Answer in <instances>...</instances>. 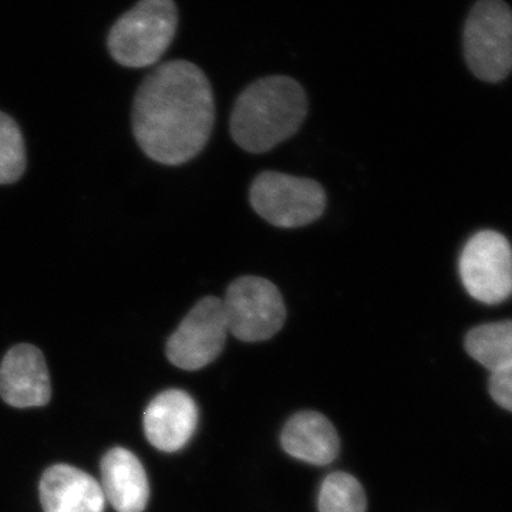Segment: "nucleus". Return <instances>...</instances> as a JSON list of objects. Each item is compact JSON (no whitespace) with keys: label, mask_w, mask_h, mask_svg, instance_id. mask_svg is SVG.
<instances>
[{"label":"nucleus","mask_w":512,"mask_h":512,"mask_svg":"<svg viewBox=\"0 0 512 512\" xmlns=\"http://www.w3.org/2000/svg\"><path fill=\"white\" fill-rule=\"evenodd\" d=\"M214 121L211 84L194 63L173 60L161 64L138 87L134 136L157 163L180 165L198 156L210 140Z\"/></svg>","instance_id":"f257e3e1"},{"label":"nucleus","mask_w":512,"mask_h":512,"mask_svg":"<svg viewBox=\"0 0 512 512\" xmlns=\"http://www.w3.org/2000/svg\"><path fill=\"white\" fill-rule=\"evenodd\" d=\"M308 114V99L291 77L256 80L239 94L231 116V134L242 150L266 153L291 138Z\"/></svg>","instance_id":"f03ea898"},{"label":"nucleus","mask_w":512,"mask_h":512,"mask_svg":"<svg viewBox=\"0 0 512 512\" xmlns=\"http://www.w3.org/2000/svg\"><path fill=\"white\" fill-rule=\"evenodd\" d=\"M177 28L174 0H140L114 23L107 47L121 66L143 69L156 64L167 52Z\"/></svg>","instance_id":"7ed1b4c3"},{"label":"nucleus","mask_w":512,"mask_h":512,"mask_svg":"<svg viewBox=\"0 0 512 512\" xmlns=\"http://www.w3.org/2000/svg\"><path fill=\"white\" fill-rule=\"evenodd\" d=\"M464 56L484 82L504 80L512 70V10L503 0H480L464 28Z\"/></svg>","instance_id":"20e7f679"},{"label":"nucleus","mask_w":512,"mask_h":512,"mask_svg":"<svg viewBox=\"0 0 512 512\" xmlns=\"http://www.w3.org/2000/svg\"><path fill=\"white\" fill-rule=\"evenodd\" d=\"M249 200L259 217L278 228L312 224L326 208L322 185L276 171H266L255 178Z\"/></svg>","instance_id":"39448f33"},{"label":"nucleus","mask_w":512,"mask_h":512,"mask_svg":"<svg viewBox=\"0 0 512 512\" xmlns=\"http://www.w3.org/2000/svg\"><path fill=\"white\" fill-rule=\"evenodd\" d=\"M228 332L242 342H264L284 326L286 308L281 292L268 279L241 276L222 299Z\"/></svg>","instance_id":"423d86ee"},{"label":"nucleus","mask_w":512,"mask_h":512,"mask_svg":"<svg viewBox=\"0 0 512 512\" xmlns=\"http://www.w3.org/2000/svg\"><path fill=\"white\" fill-rule=\"evenodd\" d=\"M458 269L464 288L478 302L498 305L512 295V248L500 232L481 231L470 238Z\"/></svg>","instance_id":"0eeeda50"},{"label":"nucleus","mask_w":512,"mask_h":512,"mask_svg":"<svg viewBox=\"0 0 512 512\" xmlns=\"http://www.w3.org/2000/svg\"><path fill=\"white\" fill-rule=\"evenodd\" d=\"M228 333L222 299L207 296L191 309L168 339V360L180 369H202L221 355Z\"/></svg>","instance_id":"6e6552de"},{"label":"nucleus","mask_w":512,"mask_h":512,"mask_svg":"<svg viewBox=\"0 0 512 512\" xmlns=\"http://www.w3.org/2000/svg\"><path fill=\"white\" fill-rule=\"evenodd\" d=\"M0 396L18 409L42 407L50 402L52 384L39 349L23 343L6 353L0 365Z\"/></svg>","instance_id":"1a4fd4ad"},{"label":"nucleus","mask_w":512,"mask_h":512,"mask_svg":"<svg viewBox=\"0 0 512 512\" xmlns=\"http://www.w3.org/2000/svg\"><path fill=\"white\" fill-rule=\"evenodd\" d=\"M197 423V404L183 390L171 389L158 394L144 413L148 441L165 453L181 450L190 441Z\"/></svg>","instance_id":"9d476101"},{"label":"nucleus","mask_w":512,"mask_h":512,"mask_svg":"<svg viewBox=\"0 0 512 512\" xmlns=\"http://www.w3.org/2000/svg\"><path fill=\"white\" fill-rule=\"evenodd\" d=\"M45 512H103L101 485L79 468L57 464L47 468L39 485Z\"/></svg>","instance_id":"9b49d317"},{"label":"nucleus","mask_w":512,"mask_h":512,"mask_svg":"<svg viewBox=\"0 0 512 512\" xmlns=\"http://www.w3.org/2000/svg\"><path fill=\"white\" fill-rule=\"evenodd\" d=\"M101 484L117 512H143L150 498V485L140 460L126 448L110 450L101 461Z\"/></svg>","instance_id":"f8f14e48"},{"label":"nucleus","mask_w":512,"mask_h":512,"mask_svg":"<svg viewBox=\"0 0 512 512\" xmlns=\"http://www.w3.org/2000/svg\"><path fill=\"white\" fill-rule=\"evenodd\" d=\"M286 453L313 466H326L339 454L340 441L335 427L316 412L295 414L282 433Z\"/></svg>","instance_id":"ddd939ff"},{"label":"nucleus","mask_w":512,"mask_h":512,"mask_svg":"<svg viewBox=\"0 0 512 512\" xmlns=\"http://www.w3.org/2000/svg\"><path fill=\"white\" fill-rule=\"evenodd\" d=\"M468 355L491 373L512 365V320L487 323L471 329L466 336Z\"/></svg>","instance_id":"4468645a"},{"label":"nucleus","mask_w":512,"mask_h":512,"mask_svg":"<svg viewBox=\"0 0 512 512\" xmlns=\"http://www.w3.org/2000/svg\"><path fill=\"white\" fill-rule=\"evenodd\" d=\"M365 490L355 477L346 473L330 474L319 493L320 512H366Z\"/></svg>","instance_id":"2eb2a0df"},{"label":"nucleus","mask_w":512,"mask_h":512,"mask_svg":"<svg viewBox=\"0 0 512 512\" xmlns=\"http://www.w3.org/2000/svg\"><path fill=\"white\" fill-rule=\"evenodd\" d=\"M26 168L25 141L15 120L0 111V184L18 181Z\"/></svg>","instance_id":"dca6fc26"},{"label":"nucleus","mask_w":512,"mask_h":512,"mask_svg":"<svg viewBox=\"0 0 512 512\" xmlns=\"http://www.w3.org/2000/svg\"><path fill=\"white\" fill-rule=\"evenodd\" d=\"M490 393L495 403L512 412V365L491 373Z\"/></svg>","instance_id":"f3484780"}]
</instances>
